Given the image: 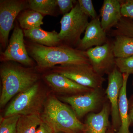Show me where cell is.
I'll use <instances>...</instances> for the list:
<instances>
[{
    "instance_id": "1",
    "label": "cell",
    "mask_w": 133,
    "mask_h": 133,
    "mask_svg": "<svg viewBox=\"0 0 133 133\" xmlns=\"http://www.w3.org/2000/svg\"><path fill=\"white\" fill-rule=\"evenodd\" d=\"M26 49L41 69L53 68L57 65L90 64L86 51L64 44L48 47L33 43L27 45Z\"/></svg>"
},
{
    "instance_id": "2",
    "label": "cell",
    "mask_w": 133,
    "mask_h": 133,
    "mask_svg": "<svg viewBox=\"0 0 133 133\" xmlns=\"http://www.w3.org/2000/svg\"><path fill=\"white\" fill-rule=\"evenodd\" d=\"M41 117L54 132L85 133L84 124L72 109L54 96L49 97L45 101Z\"/></svg>"
},
{
    "instance_id": "3",
    "label": "cell",
    "mask_w": 133,
    "mask_h": 133,
    "mask_svg": "<svg viewBox=\"0 0 133 133\" xmlns=\"http://www.w3.org/2000/svg\"><path fill=\"white\" fill-rule=\"evenodd\" d=\"M2 87L0 106L5 105L12 98L36 83L37 74L31 69L11 63H6L0 71Z\"/></svg>"
},
{
    "instance_id": "4",
    "label": "cell",
    "mask_w": 133,
    "mask_h": 133,
    "mask_svg": "<svg viewBox=\"0 0 133 133\" xmlns=\"http://www.w3.org/2000/svg\"><path fill=\"white\" fill-rule=\"evenodd\" d=\"M88 18L77 2L71 11L64 15L60 21L58 36L61 44L76 48L89 23Z\"/></svg>"
},
{
    "instance_id": "5",
    "label": "cell",
    "mask_w": 133,
    "mask_h": 133,
    "mask_svg": "<svg viewBox=\"0 0 133 133\" xmlns=\"http://www.w3.org/2000/svg\"><path fill=\"white\" fill-rule=\"evenodd\" d=\"M44 99L39 85L36 83L15 97L5 110L4 116L40 114L45 103Z\"/></svg>"
},
{
    "instance_id": "6",
    "label": "cell",
    "mask_w": 133,
    "mask_h": 133,
    "mask_svg": "<svg viewBox=\"0 0 133 133\" xmlns=\"http://www.w3.org/2000/svg\"><path fill=\"white\" fill-rule=\"evenodd\" d=\"M54 72L63 75L80 85L93 89L102 88L105 79L90 64H68L53 67Z\"/></svg>"
},
{
    "instance_id": "7",
    "label": "cell",
    "mask_w": 133,
    "mask_h": 133,
    "mask_svg": "<svg viewBox=\"0 0 133 133\" xmlns=\"http://www.w3.org/2000/svg\"><path fill=\"white\" fill-rule=\"evenodd\" d=\"M106 95L103 88L94 89L89 92L62 97V99L70 105L78 118L101 110L107 102Z\"/></svg>"
},
{
    "instance_id": "8",
    "label": "cell",
    "mask_w": 133,
    "mask_h": 133,
    "mask_svg": "<svg viewBox=\"0 0 133 133\" xmlns=\"http://www.w3.org/2000/svg\"><path fill=\"white\" fill-rule=\"evenodd\" d=\"M28 5L22 0H1L0 1V41L5 48L8 43L10 32L19 14Z\"/></svg>"
},
{
    "instance_id": "9",
    "label": "cell",
    "mask_w": 133,
    "mask_h": 133,
    "mask_svg": "<svg viewBox=\"0 0 133 133\" xmlns=\"http://www.w3.org/2000/svg\"><path fill=\"white\" fill-rule=\"evenodd\" d=\"M24 36L23 30L18 26H15L6 49L1 53V61H14L27 66L33 65V59L24 44Z\"/></svg>"
},
{
    "instance_id": "10",
    "label": "cell",
    "mask_w": 133,
    "mask_h": 133,
    "mask_svg": "<svg viewBox=\"0 0 133 133\" xmlns=\"http://www.w3.org/2000/svg\"><path fill=\"white\" fill-rule=\"evenodd\" d=\"M86 51L91 65L101 76L108 75L116 66L113 41L108 40L103 45L90 48Z\"/></svg>"
},
{
    "instance_id": "11",
    "label": "cell",
    "mask_w": 133,
    "mask_h": 133,
    "mask_svg": "<svg viewBox=\"0 0 133 133\" xmlns=\"http://www.w3.org/2000/svg\"><path fill=\"white\" fill-rule=\"evenodd\" d=\"M123 83V74L116 66L108 75L107 87L105 91L111 107L112 127L115 132L118 131L121 125L119 115L118 102Z\"/></svg>"
},
{
    "instance_id": "12",
    "label": "cell",
    "mask_w": 133,
    "mask_h": 133,
    "mask_svg": "<svg viewBox=\"0 0 133 133\" xmlns=\"http://www.w3.org/2000/svg\"><path fill=\"white\" fill-rule=\"evenodd\" d=\"M108 41L106 32L101 23L99 17L92 19L87 27L84 36L81 39L76 48L86 51L93 47L103 45Z\"/></svg>"
},
{
    "instance_id": "13",
    "label": "cell",
    "mask_w": 133,
    "mask_h": 133,
    "mask_svg": "<svg viewBox=\"0 0 133 133\" xmlns=\"http://www.w3.org/2000/svg\"><path fill=\"white\" fill-rule=\"evenodd\" d=\"M44 78L54 90L70 95L85 93L94 90L80 85L65 76L56 72L47 74Z\"/></svg>"
},
{
    "instance_id": "14",
    "label": "cell",
    "mask_w": 133,
    "mask_h": 133,
    "mask_svg": "<svg viewBox=\"0 0 133 133\" xmlns=\"http://www.w3.org/2000/svg\"><path fill=\"white\" fill-rule=\"evenodd\" d=\"M111 115L110 103L106 102L100 111L89 114L84 123L85 133H107L111 124L109 122Z\"/></svg>"
},
{
    "instance_id": "15",
    "label": "cell",
    "mask_w": 133,
    "mask_h": 133,
    "mask_svg": "<svg viewBox=\"0 0 133 133\" xmlns=\"http://www.w3.org/2000/svg\"><path fill=\"white\" fill-rule=\"evenodd\" d=\"M100 13L101 26L107 33L115 27L122 18L120 1L104 0Z\"/></svg>"
},
{
    "instance_id": "16",
    "label": "cell",
    "mask_w": 133,
    "mask_h": 133,
    "mask_svg": "<svg viewBox=\"0 0 133 133\" xmlns=\"http://www.w3.org/2000/svg\"><path fill=\"white\" fill-rule=\"evenodd\" d=\"M23 31L24 36L37 44L48 47H55L62 44L58 33L55 30L46 31L40 27Z\"/></svg>"
},
{
    "instance_id": "17",
    "label": "cell",
    "mask_w": 133,
    "mask_h": 133,
    "mask_svg": "<svg viewBox=\"0 0 133 133\" xmlns=\"http://www.w3.org/2000/svg\"><path fill=\"white\" fill-rule=\"evenodd\" d=\"M129 74H123V83L119 98V115L121 125L116 133H131L129 131L128 115V100L127 96V85Z\"/></svg>"
},
{
    "instance_id": "18",
    "label": "cell",
    "mask_w": 133,
    "mask_h": 133,
    "mask_svg": "<svg viewBox=\"0 0 133 133\" xmlns=\"http://www.w3.org/2000/svg\"><path fill=\"white\" fill-rule=\"evenodd\" d=\"M113 52L116 58H124L133 56V37L124 35L114 36Z\"/></svg>"
},
{
    "instance_id": "19",
    "label": "cell",
    "mask_w": 133,
    "mask_h": 133,
    "mask_svg": "<svg viewBox=\"0 0 133 133\" xmlns=\"http://www.w3.org/2000/svg\"><path fill=\"white\" fill-rule=\"evenodd\" d=\"M43 19L42 15L32 10L23 11L18 17L20 27L23 30H29L41 27L43 24Z\"/></svg>"
},
{
    "instance_id": "20",
    "label": "cell",
    "mask_w": 133,
    "mask_h": 133,
    "mask_svg": "<svg viewBox=\"0 0 133 133\" xmlns=\"http://www.w3.org/2000/svg\"><path fill=\"white\" fill-rule=\"evenodd\" d=\"M42 121L39 114L21 115L17 122L16 133H35Z\"/></svg>"
},
{
    "instance_id": "21",
    "label": "cell",
    "mask_w": 133,
    "mask_h": 133,
    "mask_svg": "<svg viewBox=\"0 0 133 133\" xmlns=\"http://www.w3.org/2000/svg\"><path fill=\"white\" fill-rule=\"evenodd\" d=\"M30 9L44 15L53 16L58 6L57 0H29Z\"/></svg>"
},
{
    "instance_id": "22",
    "label": "cell",
    "mask_w": 133,
    "mask_h": 133,
    "mask_svg": "<svg viewBox=\"0 0 133 133\" xmlns=\"http://www.w3.org/2000/svg\"><path fill=\"white\" fill-rule=\"evenodd\" d=\"M115 28L111 31V35H124L133 37V21L131 19L122 17Z\"/></svg>"
},
{
    "instance_id": "23",
    "label": "cell",
    "mask_w": 133,
    "mask_h": 133,
    "mask_svg": "<svg viewBox=\"0 0 133 133\" xmlns=\"http://www.w3.org/2000/svg\"><path fill=\"white\" fill-rule=\"evenodd\" d=\"M21 115H16L1 118L0 133H16L17 122Z\"/></svg>"
},
{
    "instance_id": "24",
    "label": "cell",
    "mask_w": 133,
    "mask_h": 133,
    "mask_svg": "<svg viewBox=\"0 0 133 133\" xmlns=\"http://www.w3.org/2000/svg\"><path fill=\"white\" fill-rule=\"evenodd\" d=\"M115 63L122 74L133 75V56L124 58H116Z\"/></svg>"
},
{
    "instance_id": "25",
    "label": "cell",
    "mask_w": 133,
    "mask_h": 133,
    "mask_svg": "<svg viewBox=\"0 0 133 133\" xmlns=\"http://www.w3.org/2000/svg\"><path fill=\"white\" fill-rule=\"evenodd\" d=\"M78 2L82 12L88 17L92 19L98 17L92 0H78Z\"/></svg>"
},
{
    "instance_id": "26",
    "label": "cell",
    "mask_w": 133,
    "mask_h": 133,
    "mask_svg": "<svg viewBox=\"0 0 133 133\" xmlns=\"http://www.w3.org/2000/svg\"><path fill=\"white\" fill-rule=\"evenodd\" d=\"M122 17L128 18L133 21V0L120 1Z\"/></svg>"
},
{
    "instance_id": "27",
    "label": "cell",
    "mask_w": 133,
    "mask_h": 133,
    "mask_svg": "<svg viewBox=\"0 0 133 133\" xmlns=\"http://www.w3.org/2000/svg\"><path fill=\"white\" fill-rule=\"evenodd\" d=\"M57 1L59 11L63 16L71 11L77 2L73 0H57Z\"/></svg>"
},
{
    "instance_id": "28",
    "label": "cell",
    "mask_w": 133,
    "mask_h": 133,
    "mask_svg": "<svg viewBox=\"0 0 133 133\" xmlns=\"http://www.w3.org/2000/svg\"><path fill=\"white\" fill-rule=\"evenodd\" d=\"M53 130L45 122H42L38 126L35 133H53Z\"/></svg>"
},
{
    "instance_id": "29",
    "label": "cell",
    "mask_w": 133,
    "mask_h": 133,
    "mask_svg": "<svg viewBox=\"0 0 133 133\" xmlns=\"http://www.w3.org/2000/svg\"><path fill=\"white\" fill-rule=\"evenodd\" d=\"M128 115L130 126L133 125V94L128 100Z\"/></svg>"
},
{
    "instance_id": "30",
    "label": "cell",
    "mask_w": 133,
    "mask_h": 133,
    "mask_svg": "<svg viewBox=\"0 0 133 133\" xmlns=\"http://www.w3.org/2000/svg\"><path fill=\"white\" fill-rule=\"evenodd\" d=\"M115 131L112 127V126H111L108 129V131H107V133H115Z\"/></svg>"
},
{
    "instance_id": "31",
    "label": "cell",
    "mask_w": 133,
    "mask_h": 133,
    "mask_svg": "<svg viewBox=\"0 0 133 133\" xmlns=\"http://www.w3.org/2000/svg\"><path fill=\"white\" fill-rule=\"evenodd\" d=\"M53 133H64L63 132H53Z\"/></svg>"
},
{
    "instance_id": "32",
    "label": "cell",
    "mask_w": 133,
    "mask_h": 133,
    "mask_svg": "<svg viewBox=\"0 0 133 133\" xmlns=\"http://www.w3.org/2000/svg\"><path fill=\"white\" fill-rule=\"evenodd\" d=\"M132 85L133 86V79L132 80Z\"/></svg>"
}]
</instances>
